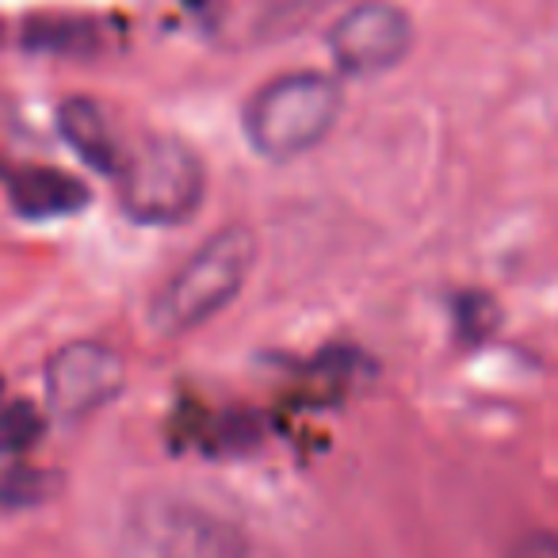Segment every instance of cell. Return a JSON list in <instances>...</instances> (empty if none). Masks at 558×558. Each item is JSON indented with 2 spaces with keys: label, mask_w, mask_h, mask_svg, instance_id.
I'll return each mask as SVG.
<instances>
[{
  "label": "cell",
  "mask_w": 558,
  "mask_h": 558,
  "mask_svg": "<svg viewBox=\"0 0 558 558\" xmlns=\"http://www.w3.org/2000/svg\"><path fill=\"white\" fill-rule=\"evenodd\" d=\"M16 111H12V104L0 96V161L9 157V149H12V142H16Z\"/></svg>",
  "instance_id": "obj_10"
},
{
  "label": "cell",
  "mask_w": 558,
  "mask_h": 558,
  "mask_svg": "<svg viewBox=\"0 0 558 558\" xmlns=\"http://www.w3.org/2000/svg\"><path fill=\"white\" fill-rule=\"evenodd\" d=\"M119 558H248V539L238 520L195 497L149 494L126 512Z\"/></svg>",
  "instance_id": "obj_3"
},
{
  "label": "cell",
  "mask_w": 558,
  "mask_h": 558,
  "mask_svg": "<svg viewBox=\"0 0 558 558\" xmlns=\"http://www.w3.org/2000/svg\"><path fill=\"white\" fill-rule=\"evenodd\" d=\"M119 207L131 222L180 226L203 207L207 172L187 142L149 134L123 149L116 169Z\"/></svg>",
  "instance_id": "obj_4"
},
{
  "label": "cell",
  "mask_w": 558,
  "mask_h": 558,
  "mask_svg": "<svg viewBox=\"0 0 558 558\" xmlns=\"http://www.w3.org/2000/svg\"><path fill=\"white\" fill-rule=\"evenodd\" d=\"M126 364L116 349L96 341H73L47 364V402L58 421H85L123 390Z\"/></svg>",
  "instance_id": "obj_6"
},
{
  "label": "cell",
  "mask_w": 558,
  "mask_h": 558,
  "mask_svg": "<svg viewBox=\"0 0 558 558\" xmlns=\"http://www.w3.org/2000/svg\"><path fill=\"white\" fill-rule=\"evenodd\" d=\"M341 116V88L326 73H283L245 104V138L264 161H295L333 134Z\"/></svg>",
  "instance_id": "obj_2"
},
{
  "label": "cell",
  "mask_w": 558,
  "mask_h": 558,
  "mask_svg": "<svg viewBox=\"0 0 558 558\" xmlns=\"http://www.w3.org/2000/svg\"><path fill=\"white\" fill-rule=\"evenodd\" d=\"M58 131H62L65 146L88 165V169L104 172V177H116L119 161H123V142L116 134L111 116L88 96H70V100L58 108Z\"/></svg>",
  "instance_id": "obj_7"
},
{
  "label": "cell",
  "mask_w": 558,
  "mask_h": 558,
  "mask_svg": "<svg viewBox=\"0 0 558 558\" xmlns=\"http://www.w3.org/2000/svg\"><path fill=\"white\" fill-rule=\"evenodd\" d=\"M413 47V24L398 4L387 0H364L352 4L329 32V54L337 70L352 77H379L402 65Z\"/></svg>",
  "instance_id": "obj_5"
},
{
  "label": "cell",
  "mask_w": 558,
  "mask_h": 558,
  "mask_svg": "<svg viewBox=\"0 0 558 558\" xmlns=\"http://www.w3.org/2000/svg\"><path fill=\"white\" fill-rule=\"evenodd\" d=\"M39 413L27 402H0V451L16 456V451L32 448L39 440Z\"/></svg>",
  "instance_id": "obj_9"
},
{
  "label": "cell",
  "mask_w": 558,
  "mask_h": 558,
  "mask_svg": "<svg viewBox=\"0 0 558 558\" xmlns=\"http://www.w3.org/2000/svg\"><path fill=\"white\" fill-rule=\"evenodd\" d=\"M9 195L12 207L24 218H58V215H73V210L85 203V187L73 177L58 169H43V165H32V169H16L9 177Z\"/></svg>",
  "instance_id": "obj_8"
},
{
  "label": "cell",
  "mask_w": 558,
  "mask_h": 558,
  "mask_svg": "<svg viewBox=\"0 0 558 558\" xmlns=\"http://www.w3.org/2000/svg\"><path fill=\"white\" fill-rule=\"evenodd\" d=\"M256 264V238L245 226H226L207 238L157 291L149 322L161 337H180L207 326L245 288Z\"/></svg>",
  "instance_id": "obj_1"
}]
</instances>
